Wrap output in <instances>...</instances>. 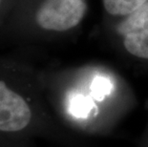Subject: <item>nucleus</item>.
Masks as SVG:
<instances>
[{"mask_svg":"<svg viewBox=\"0 0 148 147\" xmlns=\"http://www.w3.org/2000/svg\"><path fill=\"white\" fill-rule=\"evenodd\" d=\"M58 113L86 137L112 135L138 104L136 93L122 75L101 62H87L52 76H41Z\"/></svg>","mask_w":148,"mask_h":147,"instance_id":"nucleus-1","label":"nucleus"},{"mask_svg":"<svg viewBox=\"0 0 148 147\" xmlns=\"http://www.w3.org/2000/svg\"><path fill=\"white\" fill-rule=\"evenodd\" d=\"M89 0H17L0 36L22 44L70 38L80 30Z\"/></svg>","mask_w":148,"mask_h":147,"instance_id":"nucleus-2","label":"nucleus"},{"mask_svg":"<svg viewBox=\"0 0 148 147\" xmlns=\"http://www.w3.org/2000/svg\"><path fill=\"white\" fill-rule=\"evenodd\" d=\"M41 76L33 74L17 84L0 77V131L16 133L30 128L37 118Z\"/></svg>","mask_w":148,"mask_h":147,"instance_id":"nucleus-3","label":"nucleus"},{"mask_svg":"<svg viewBox=\"0 0 148 147\" xmlns=\"http://www.w3.org/2000/svg\"><path fill=\"white\" fill-rule=\"evenodd\" d=\"M106 23L110 40L121 57L148 70V3L127 16Z\"/></svg>","mask_w":148,"mask_h":147,"instance_id":"nucleus-4","label":"nucleus"},{"mask_svg":"<svg viewBox=\"0 0 148 147\" xmlns=\"http://www.w3.org/2000/svg\"><path fill=\"white\" fill-rule=\"evenodd\" d=\"M146 3H148V0H101L105 20L125 17Z\"/></svg>","mask_w":148,"mask_h":147,"instance_id":"nucleus-5","label":"nucleus"},{"mask_svg":"<svg viewBox=\"0 0 148 147\" xmlns=\"http://www.w3.org/2000/svg\"><path fill=\"white\" fill-rule=\"evenodd\" d=\"M17 0H0V30L7 22Z\"/></svg>","mask_w":148,"mask_h":147,"instance_id":"nucleus-6","label":"nucleus"},{"mask_svg":"<svg viewBox=\"0 0 148 147\" xmlns=\"http://www.w3.org/2000/svg\"><path fill=\"white\" fill-rule=\"evenodd\" d=\"M138 147H148V118L138 140Z\"/></svg>","mask_w":148,"mask_h":147,"instance_id":"nucleus-7","label":"nucleus"}]
</instances>
